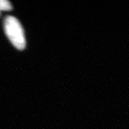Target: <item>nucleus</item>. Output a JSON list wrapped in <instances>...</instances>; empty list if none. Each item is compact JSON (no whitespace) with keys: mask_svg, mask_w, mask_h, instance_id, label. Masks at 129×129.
I'll return each instance as SVG.
<instances>
[{"mask_svg":"<svg viewBox=\"0 0 129 129\" xmlns=\"http://www.w3.org/2000/svg\"><path fill=\"white\" fill-rule=\"evenodd\" d=\"M4 28L12 44L19 50L25 49L26 45L25 32L18 19L12 16H7L4 19Z\"/></svg>","mask_w":129,"mask_h":129,"instance_id":"obj_1","label":"nucleus"},{"mask_svg":"<svg viewBox=\"0 0 129 129\" xmlns=\"http://www.w3.org/2000/svg\"><path fill=\"white\" fill-rule=\"evenodd\" d=\"M12 5L7 0H0V11L12 10Z\"/></svg>","mask_w":129,"mask_h":129,"instance_id":"obj_2","label":"nucleus"}]
</instances>
